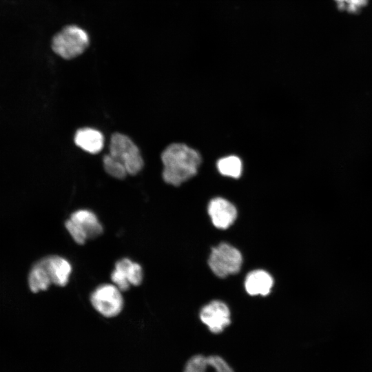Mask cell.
Here are the masks:
<instances>
[{"mask_svg": "<svg viewBox=\"0 0 372 372\" xmlns=\"http://www.w3.org/2000/svg\"><path fill=\"white\" fill-rule=\"evenodd\" d=\"M163 178L168 184L178 186L194 176L201 162L199 153L182 143H172L161 154Z\"/></svg>", "mask_w": 372, "mask_h": 372, "instance_id": "1", "label": "cell"}, {"mask_svg": "<svg viewBox=\"0 0 372 372\" xmlns=\"http://www.w3.org/2000/svg\"><path fill=\"white\" fill-rule=\"evenodd\" d=\"M90 45L87 33L76 25H68L52 39L53 52L64 59H72L83 54Z\"/></svg>", "mask_w": 372, "mask_h": 372, "instance_id": "2", "label": "cell"}, {"mask_svg": "<svg viewBox=\"0 0 372 372\" xmlns=\"http://www.w3.org/2000/svg\"><path fill=\"white\" fill-rule=\"evenodd\" d=\"M109 154L124 165L128 174L135 175L143 167L138 147L125 134L114 133L112 135Z\"/></svg>", "mask_w": 372, "mask_h": 372, "instance_id": "3", "label": "cell"}, {"mask_svg": "<svg viewBox=\"0 0 372 372\" xmlns=\"http://www.w3.org/2000/svg\"><path fill=\"white\" fill-rule=\"evenodd\" d=\"M240 252L229 244L223 242L211 249L208 264L213 273L225 278L238 273L242 265Z\"/></svg>", "mask_w": 372, "mask_h": 372, "instance_id": "4", "label": "cell"}, {"mask_svg": "<svg viewBox=\"0 0 372 372\" xmlns=\"http://www.w3.org/2000/svg\"><path fill=\"white\" fill-rule=\"evenodd\" d=\"M90 301L93 307L102 316L112 318L120 313L123 307V298L115 285L104 284L92 293Z\"/></svg>", "mask_w": 372, "mask_h": 372, "instance_id": "5", "label": "cell"}, {"mask_svg": "<svg viewBox=\"0 0 372 372\" xmlns=\"http://www.w3.org/2000/svg\"><path fill=\"white\" fill-rule=\"evenodd\" d=\"M111 279L120 291H125L130 285L138 286L141 283L143 270L139 264L128 258H123L115 264Z\"/></svg>", "mask_w": 372, "mask_h": 372, "instance_id": "6", "label": "cell"}, {"mask_svg": "<svg viewBox=\"0 0 372 372\" xmlns=\"http://www.w3.org/2000/svg\"><path fill=\"white\" fill-rule=\"evenodd\" d=\"M200 318L214 333L222 332L231 322L229 308L218 300L212 301L203 307L200 312Z\"/></svg>", "mask_w": 372, "mask_h": 372, "instance_id": "7", "label": "cell"}, {"mask_svg": "<svg viewBox=\"0 0 372 372\" xmlns=\"http://www.w3.org/2000/svg\"><path fill=\"white\" fill-rule=\"evenodd\" d=\"M208 214L213 225L221 229L229 227L237 217L235 206L223 198H215L209 202Z\"/></svg>", "mask_w": 372, "mask_h": 372, "instance_id": "8", "label": "cell"}, {"mask_svg": "<svg viewBox=\"0 0 372 372\" xmlns=\"http://www.w3.org/2000/svg\"><path fill=\"white\" fill-rule=\"evenodd\" d=\"M184 372H234L229 364L218 355H196L186 363Z\"/></svg>", "mask_w": 372, "mask_h": 372, "instance_id": "9", "label": "cell"}, {"mask_svg": "<svg viewBox=\"0 0 372 372\" xmlns=\"http://www.w3.org/2000/svg\"><path fill=\"white\" fill-rule=\"evenodd\" d=\"M45 267L52 283L65 286L72 272V266L69 261L59 256H50L40 260Z\"/></svg>", "mask_w": 372, "mask_h": 372, "instance_id": "10", "label": "cell"}, {"mask_svg": "<svg viewBox=\"0 0 372 372\" xmlns=\"http://www.w3.org/2000/svg\"><path fill=\"white\" fill-rule=\"evenodd\" d=\"M74 143L83 150L95 154L103 149L104 138L101 132L97 130L84 127L76 131Z\"/></svg>", "mask_w": 372, "mask_h": 372, "instance_id": "11", "label": "cell"}, {"mask_svg": "<svg viewBox=\"0 0 372 372\" xmlns=\"http://www.w3.org/2000/svg\"><path fill=\"white\" fill-rule=\"evenodd\" d=\"M273 280L269 273L264 270H254L245 278V287L251 296H267L272 288Z\"/></svg>", "mask_w": 372, "mask_h": 372, "instance_id": "12", "label": "cell"}, {"mask_svg": "<svg viewBox=\"0 0 372 372\" xmlns=\"http://www.w3.org/2000/svg\"><path fill=\"white\" fill-rule=\"evenodd\" d=\"M70 218L81 227L87 239L96 238L103 232V227L96 216L90 210H77L72 214Z\"/></svg>", "mask_w": 372, "mask_h": 372, "instance_id": "13", "label": "cell"}, {"mask_svg": "<svg viewBox=\"0 0 372 372\" xmlns=\"http://www.w3.org/2000/svg\"><path fill=\"white\" fill-rule=\"evenodd\" d=\"M28 284L30 290L34 293L46 290L52 284L50 276L41 260L32 268L28 277Z\"/></svg>", "mask_w": 372, "mask_h": 372, "instance_id": "14", "label": "cell"}, {"mask_svg": "<svg viewBox=\"0 0 372 372\" xmlns=\"http://www.w3.org/2000/svg\"><path fill=\"white\" fill-rule=\"evenodd\" d=\"M217 167L223 175L236 178L241 175L242 162L238 156H229L220 158Z\"/></svg>", "mask_w": 372, "mask_h": 372, "instance_id": "15", "label": "cell"}, {"mask_svg": "<svg viewBox=\"0 0 372 372\" xmlns=\"http://www.w3.org/2000/svg\"><path fill=\"white\" fill-rule=\"evenodd\" d=\"M103 163L105 172L114 178L123 179L128 174L124 165L110 154L103 156Z\"/></svg>", "mask_w": 372, "mask_h": 372, "instance_id": "16", "label": "cell"}, {"mask_svg": "<svg viewBox=\"0 0 372 372\" xmlns=\"http://www.w3.org/2000/svg\"><path fill=\"white\" fill-rule=\"evenodd\" d=\"M341 10L351 14H355L366 6L369 0H333Z\"/></svg>", "mask_w": 372, "mask_h": 372, "instance_id": "17", "label": "cell"}, {"mask_svg": "<svg viewBox=\"0 0 372 372\" xmlns=\"http://www.w3.org/2000/svg\"><path fill=\"white\" fill-rule=\"evenodd\" d=\"M65 226L77 244L83 245L87 239V236L77 223L70 218L65 222Z\"/></svg>", "mask_w": 372, "mask_h": 372, "instance_id": "18", "label": "cell"}]
</instances>
